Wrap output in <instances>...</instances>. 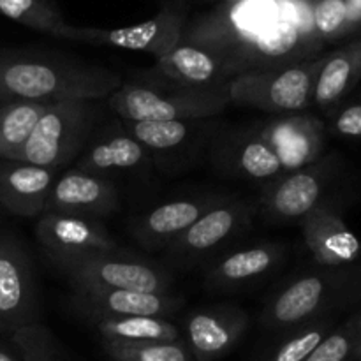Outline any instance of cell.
Segmentation results:
<instances>
[{"label": "cell", "instance_id": "cell-3", "mask_svg": "<svg viewBox=\"0 0 361 361\" xmlns=\"http://www.w3.org/2000/svg\"><path fill=\"white\" fill-rule=\"evenodd\" d=\"M229 102V81L208 87L133 81L106 99L109 111L123 122L210 120L222 115Z\"/></svg>", "mask_w": 361, "mask_h": 361}, {"label": "cell", "instance_id": "cell-14", "mask_svg": "<svg viewBox=\"0 0 361 361\" xmlns=\"http://www.w3.org/2000/svg\"><path fill=\"white\" fill-rule=\"evenodd\" d=\"M120 208V194L111 178L71 168L60 171L49 192L46 212L101 219Z\"/></svg>", "mask_w": 361, "mask_h": 361}, {"label": "cell", "instance_id": "cell-38", "mask_svg": "<svg viewBox=\"0 0 361 361\" xmlns=\"http://www.w3.org/2000/svg\"><path fill=\"white\" fill-rule=\"evenodd\" d=\"M360 296H361V279H360Z\"/></svg>", "mask_w": 361, "mask_h": 361}, {"label": "cell", "instance_id": "cell-18", "mask_svg": "<svg viewBox=\"0 0 361 361\" xmlns=\"http://www.w3.org/2000/svg\"><path fill=\"white\" fill-rule=\"evenodd\" d=\"M224 196L197 194L166 201L133 222L134 240L147 250H164Z\"/></svg>", "mask_w": 361, "mask_h": 361}, {"label": "cell", "instance_id": "cell-17", "mask_svg": "<svg viewBox=\"0 0 361 361\" xmlns=\"http://www.w3.org/2000/svg\"><path fill=\"white\" fill-rule=\"evenodd\" d=\"M35 238L48 257L80 256L115 250V238L97 219L44 212L35 224Z\"/></svg>", "mask_w": 361, "mask_h": 361}, {"label": "cell", "instance_id": "cell-13", "mask_svg": "<svg viewBox=\"0 0 361 361\" xmlns=\"http://www.w3.org/2000/svg\"><path fill=\"white\" fill-rule=\"evenodd\" d=\"M250 317L238 305H208L189 312L183 341L196 361H219L242 342Z\"/></svg>", "mask_w": 361, "mask_h": 361}, {"label": "cell", "instance_id": "cell-2", "mask_svg": "<svg viewBox=\"0 0 361 361\" xmlns=\"http://www.w3.org/2000/svg\"><path fill=\"white\" fill-rule=\"evenodd\" d=\"M123 80L115 71L51 49H0V104L106 101Z\"/></svg>", "mask_w": 361, "mask_h": 361}, {"label": "cell", "instance_id": "cell-26", "mask_svg": "<svg viewBox=\"0 0 361 361\" xmlns=\"http://www.w3.org/2000/svg\"><path fill=\"white\" fill-rule=\"evenodd\" d=\"M120 120V118H118ZM127 133L140 141L152 159L155 154H171L203 140L208 133V120H183V122H123Z\"/></svg>", "mask_w": 361, "mask_h": 361}, {"label": "cell", "instance_id": "cell-15", "mask_svg": "<svg viewBox=\"0 0 361 361\" xmlns=\"http://www.w3.org/2000/svg\"><path fill=\"white\" fill-rule=\"evenodd\" d=\"M257 129L277 154L284 173L307 168L323 157L326 127L317 116L307 113L281 115L257 123Z\"/></svg>", "mask_w": 361, "mask_h": 361}, {"label": "cell", "instance_id": "cell-28", "mask_svg": "<svg viewBox=\"0 0 361 361\" xmlns=\"http://www.w3.org/2000/svg\"><path fill=\"white\" fill-rule=\"evenodd\" d=\"M102 349L113 361H196L183 338L176 342H129L102 338Z\"/></svg>", "mask_w": 361, "mask_h": 361}, {"label": "cell", "instance_id": "cell-5", "mask_svg": "<svg viewBox=\"0 0 361 361\" xmlns=\"http://www.w3.org/2000/svg\"><path fill=\"white\" fill-rule=\"evenodd\" d=\"M324 55L282 67V69L247 73L229 80V99L274 115L302 113L312 104L314 87Z\"/></svg>", "mask_w": 361, "mask_h": 361}, {"label": "cell", "instance_id": "cell-29", "mask_svg": "<svg viewBox=\"0 0 361 361\" xmlns=\"http://www.w3.org/2000/svg\"><path fill=\"white\" fill-rule=\"evenodd\" d=\"M331 330V321L324 317L303 324L296 330L288 331V337L281 338L277 344L267 349L257 361H305Z\"/></svg>", "mask_w": 361, "mask_h": 361}, {"label": "cell", "instance_id": "cell-9", "mask_svg": "<svg viewBox=\"0 0 361 361\" xmlns=\"http://www.w3.org/2000/svg\"><path fill=\"white\" fill-rule=\"evenodd\" d=\"M41 296L27 247L13 235H0V334L11 335L39 323Z\"/></svg>", "mask_w": 361, "mask_h": 361}, {"label": "cell", "instance_id": "cell-7", "mask_svg": "<svg viewBox=\"0 0 361 361\" xmlns=\"http://www.w3.org/2000/svg\"><path fill=\"white\" fill-rule=\"evenodd\" d=\"M254 208L247 201L224 196L187 231L164 249L171 267L190 268L215 259L222 249L252 224Z\"/></svg>", "mask_w": 361, "mask_h": 361}, {"label": "cell", "instance_id": "cell-24", "mask_svg": "<svg viewBox=\"0 0 361 361\" xmlns=\"http://www.w3.org/2000/svg\"><path fill=\"white\" fill-rule=\"evenodd\" d=\"M361 81V35L324 55L317 74L312 102L319 108L337 106Z\"/></svg>", "mask_w": 361, "mask_h": 361}, {"label": "cell", "instance_id": "cell-30", "mask_svg": "<svg viewBox=\"0 0 361 361\" xmlns=\"http://www.w3.org/2000/svg\"><path fill=\"white\" fill-rule=\"evenodd\" d=\"M0 14L53 37L67 25L53 0H0Z\"/></svg>", "mask_w": 361, "mask_h": 361}, {"label": "cell", "instance_id": "cell-4", "mask_svg": "<svg viewBox=\"0 0 361 361\" xmlns=\"http://www.w3.org/2000/svg\"><path fill=\"white\" fill-rule=\"evenodd\" d=\"M102 115L101 101L55 102L9 161L62 169L80 157L94 130L101 126Z\"/></svg>", "mask_w": 361, "mask_h": 361}, {"label": "cell", "instance_id": "cell-31", "mask_svg": "<svg viewBox=\"0 0 361 361\" xmlns=\"http://www.w3.org/2000/svg\"><path fill=\"white\" fill-rule=\"evenodd\" d=\"M21 361H66L55 335L41 323L23 326L11 335Z\"/></svg>", "mask_w": 361, "mask_h": 361}, {"label": "cell", "instance_id": "cell-22", "mask_svg": "<svg viewBox=\"0 0 361 361\" xmlns=\"http://www.w3.org/2000/svg\"><path fill=\"white\" fill-rule=\"evenodd\" d=\"M284 254V245L275 242L257 243L224 256L221 254L210 261L204 286L212 291H235L277 270Z\"/></svg>", "mask_w": 361, "mask_h": 361}, {"label": "cell", "instance_id": "cell-20", "mask_svg": "<svg viewBox=\"0 0 361 361\" xmlns=\"http://www.w3.org/2000/svg\"><path fill=\"white\" fill-rule=\"evenodd\" d=\"M60 168L0 159V207L16 217H41Z\"/></svg>", "mask_w": 361, "mask_h": 361}, {"label": "cell", "instance_id": "cell-12", "mask_svg": "<svg viewBox=\"0 0 361 361\" xmlns=\"http://www.w3.org/2000/svg\"><path fill=\"white\" fill-rule=\"evenodd\" d=\"M212 162L224 175L254 182H274L286 175L257 126L221 130L212 141Z\"/></svg>", "mask_w": 361, "mask_h": 361}, {"label": "cell", "instance_id": "cell-33", "mask_svg": "<svg viewBox=\"0 0 361 361\" xmlns=\"http://www.w3.org/2000/svg\"><path fill=\"white\" fill-rule=\"evenodd\" d=\"M356 330L355 319L334 328L305 361H355Z\"/></svg>", "mask_w": 361, "mask_h": 361}, {"label": "cell", "instance_id": "cell-36", "mask_svg": "<svg viewBox=\"0 0 361 361\" xmlns=\"http://www.w3.org/2000/svg\"><path fill=\"white\" fill-rule=\"evenodd\" d=\"M355 319V330H356V353L361 351V314L353 317Z\"/></svg>", "mask_w": 361, "mask_h": 361}, {"label": "cell", "instance_id": "cell-8", "mask_svg": "<svg viewBox=\"0 0 361 361\" xmlns=\"http://www.w3.org/2000/svg\"><path fill=\"white\" fill-rule=\"evenodd\" d=\"M344 282L345 275L337 268L309 271L293 279L270 300L261 316V324L267 330L288 334L321 319V312L330 307Z\"/></svg>", "mask_w": 361, "mask_h": 361}, {"label": "cell", "instance_id": "cell-32", "mask_svg": "<svg viewBox=\"0 0 361 361\" xmlns=\"http://www.w3.org/2000/svg\"><path fill=\"white\" fill-rule=\"evenodd\" d=\"M312 21L317 37L323 42L344 39L348 0H312Z\"/></svg>", "mask_w": 361, "mask_h": 361}, {"label": "cell", "instance_id": "cell-23", "mask_svg": "<svg viewBox=\"0 0 361 361\" xmlns=\"http://www.w3.org/2000/svg\"><path fill=\"white\" fill-rule=\"evenodd\" d=\"M137 81L182 85V87H208V85L224 83L228 80L222 76L221 67L210 53L192 44L180 42L176 48L157 59L150 71L140 74Z\"/></svg>", "mask_w": 361, "mask_h": 361}, {"label": "cell", "instance_id": "cell-34", "mask_svg": "<svg viewBox=\"0 0 361 361\" xmlns=\"http://www.w3.org/2000/svg\"><path fill=\"white\" fill-rule=\"evenodd\" d=\"M331 133L348 140H361V101L345 106L331 120Z\"/></svg>", "mask_w": 361, "mask_h": 361}, {"label": "cell", "instance_id": "cell-16", "mask_svg": "<svg viewBox=\"0 0 361 361\" xmlns=\"http://www.w3.org/2000/svg\"><path fill=\"white\" fill-rule=\"evenodd\" d=\"M152 161L150 152L134 140L122 126V120H118L94 130L74 168L111 178L116 173L145 171L150 168Z\"/></svg>", "mask_w": 361, "mask_h": 361}, {"label": "cell", "instance_id": "cell-1", "mask_svg": "<svg viewBox=\"0 0 361 361\" xmlns=\"http://www.w3.org/2000/svg\"><path fill=\"white\" fill-rule=\"evenodd\" d=\"M182 42L210 53L228 81L316 59L323 46L307 0H231L185 27Z\"/></svg>", "mask_w": 361, "mask_h": 361}, {"label": "cell", "instance_id": "cell-6", "mask_svg": "<svg viewBox=\"0 0 361 361\" xmlns=\"http://www.w3.org/2000/svg\"><path fill=\"white\" fill-rule=\"evenodd\" d=\"M49 261L60 274L66 275L73 288L97 286L143 293H169L173 284L171 275L161 267L118 249L49 257Z\"/></svg>", "mask_w": 361, "mask_h": 361}, {"label": "cell", "instance_id": "cell-21", "mask_svg": "<svg viewBox=\"0 0 361 361\" xmlns=\"http://www.w3.org/2000/svg\"><path fill=\"white\" fill-rule=\"evenodd\" d=\"M300 224L307 249L319 267L341 268L361 257L360 238L328 203L314 208Z\"/></svg>", "mask_w": 361, "mask_h": 361}, {"label": "cell", "instance_id": "cell-19", "mask_svg": "<svg viewBox=\"0 0 361 361\" xmlns=\"http://www.w3.org/2000/svg\"><path fill=\"white\" fill-rule=\"evenodd\" d=\"M73 305L83 317L94 316H157L169 317L182 307L171 293H143L76 286Z\"/></svg>", "mask_w": 361, "mask_h": 361}, {"label": "cell", "instance_id": "cell-10", "mask_svg": "<svg viewBox=\"0 0 361 361\" xmlns=\"http://www.w3.org/2000/svg\"><path fill=\"white\" fill-rule=\"evenodd\" d=\"M183 30H185V20L182 14L164 9L152 20L133 25V27L92 28L73 27L67 23L56 35V39L133 49V51H143L155 59H161L182 42Z\"/></svg>", "mask_w": 361, "mask_h": 361}, {"label": "cell", "instance_id": "cell-11", "mask_svg": "<svg viewBox=\"0 0 361 361\" xmlns=\"http://www.w3.org/2000/svg\"><path fill=\"white\" fill-rule=\"evenodd\" d=\"M335 171L334 157H321L314 164L286 173L270 182L263 192V212L279 224L302 222L323 203L324 190Z\"/></svg>", "mask_w": 361, "mask_h": 361}, {"label": "cell", "instance_id": "cell-25", "mask_svg": "<svg viewBox=\"0 0 361 361\" xmlns=\"http://www.w3.org/2000/svg\"><path fill=\"white\" fill-rule=\"evenodd\" d=\"M106 341L176 342L183 334L169 317L157 316H94L85 317Z\"/></svg>", "mask_w": 361, "mask_h": 361}, {"label": "cell", "instance_id": "cell-37", "mask_svg": "<svg viewBox=\"0 0 361 361\" xmlns=\"http://www.w3.org/2000/svg\"><path fill=\"white\" fill-rule=\"evenodd\" d=\"M0 361H21V360H18L13 353H9L2 344H0Z\"/></svg>", "mask_w": 361, "mask_h": 361}, {"label": "cell", "instance_id": "cell-35", "mask_svg": "<svg viewBox=\"0 0 361 361\" xmlns=\"http://www.w3.org/2000/svg\"><path fill=\"white\" fill-rule=\"evenodd\" d=\"M351 35H361V0H348V16H345L344 39Z\"/></svg>", "mask_w": 361, "mask_h": 361}, {"label": "cell", "instance_id": "cell-27", "mask_svg": "<svg viewBox=\"0 0 361 361\" xmlns=\"http://www.w3.org/2000/svg\"><path fill=\"white\" fill-rule=\"evenodd\" d=\"M51 104L11 101L0 104V159H11L34 133Z\"/></svg>", "mask_w": 361, "mask_h": 361}]
</instances>
